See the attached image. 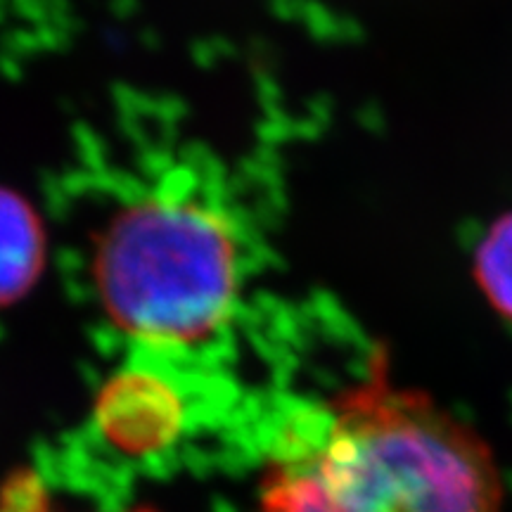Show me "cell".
Returning <instances> with one entry per match:
<instances>
[{
    "instance_id": "1",
    "label": "cell",
    "mask_w": 512,
    "mask_h": 512,
    "mask_svg": "<svg viewBox=\"0 0 512 512\" xmlns=\"http://www.w3.org/2000/svg\"><path fill=\"white\" fill-rule=\"evenodd\" d=\"M256 512H505V484L489 441L377 356L361 382L292 415Z\"/></svg>"
},
{
    "instance_id": "2",
    "label": "cell",
    "mask_w": 512,
    "mask_h": 512,
    "mask_svg": "<svg viewBox=\"0 0 512 512\" xmlns=\"http://www.w3.org/2000/svg\"><path fill=\"white\" fill-rule=\"evenodd\" d=\"M247 266L245 228L221 185L174 166L114 211L93 273L114 328L147 349L188 351L230 323Z\"/></svg>"
},
{
    "instance_id": "3",
    "label": "cell",
    "mask_w": 512,
    "mask_h": 512,
    "mask_svg": "<svg viewBox=\"0 0 512 512\" xmlns=\"http://www.w3.org/2000/svg\"><path fill=\"white\" fill-rule=\"evenodd\" d=\"M95 422L110 444L128 456H145L169 446L183 422V403L174 384L152 370L117 373L95 399Z\"/></svg>"
},
{
    "instance_id": "4",
    "label": "cell",
    "mask_w": 512,
    "mask_h": 512,
    "mask_svg": "<svg viewBox=\"0 0 512 512\" xmlns=\"http://www.w3.org/2000/svg\"><path fill=\"white\" fill-rule=\"evenodd\" d=\"M43 264V230L22 197L0 190V309L19 302Z\"/></svg>"
},
{
    "instance_id": "5",
    "label": "cell",
    "mask_w": 512,
    "mask_h": 512,
    "mask_svg": "<svg viewBox=\"0 0 512 512\" xmlns=\"http://www.w3.org/2000/svg\"><path fill=\"white\" fill-rule=\"evenodd\" d=\"M0 512H57L50 489L34 470H19L0 484ZM124 512H157L152 505H136Z\"/></svg>"
},
{
    "instance_id": "6",
    "label": "cell",
    "mask_w": 512,
    "mask_h": 512,
    "mask_svg": "<svg viewBox=\"0 0 512 512\" xmlns=\"http://www.w3.org/2000/svg\"><path fill=\"white\" fill-rule=\"evenodd\" d=\"M486 283L498 309L512 318V233L501 238L496 252L491 254V266H486Z\"/></svg>"
}]
</instances>
